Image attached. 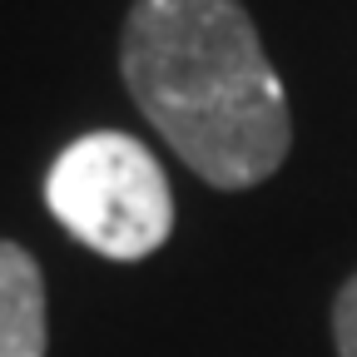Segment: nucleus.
<instances>
[{
	"label": "nucleus",
	"instance_id": "nucleus-1",
	"mask_svg": "<svg viewBox=\"0 0 357 357\" xmlns=\"http://www.w3.org/2000/svg\"><path fill=\"white\" fill-rule=\"evenodd\" d=\"M119 65L134 105L204 184L253 189L288 159V95L238 0H134Z\"/></svg>",
	"mask_w": 357,
	"mask_h": 357
},
{
	"label": "nucleus",
	"instance_id": "nucleus-2",
	"mask_svg": "<svg viewBox=\"0 0 357 357\" xmlns=\"http://www.w3.org/2000/svg\"><path fill=\"white\" fill-rule=\"evenodd\" d=\"M45 204L60 229L114 263H139L164 248L174 229V199L159 159L134 134H84L45 178Z\"/></svg>",
	"mask_w": 357,
	"mask_h": 357
},
{
	"label": "nucleus",
	"instance_id": "nucleus-3",
	"mask_svg": "<svg viewBox=\"0 0 357 357\" xmlns=\"http://www.w3.org/2000/svg\"><path fill=\"white\" fill-rule=\"evenodd\" d=\"M0 357H45V278L40 263L0 238Z\"/></svg>",
	"mask_w": 357,
	"mask_h": 357
},
{
	"label": "nucleus",
	"instance_id": "nucleus-4",
	"mask_svg": "<svg viewBox=\"0 0 357 357\" xmlns=\"http://www.w3.org/2000/svg\"><path fill=\"white\" fill-rule=\"evenodd\" d=\"M333 337H337V357H357V273L342 283L333 303Z\"/></svg>",
	"mask_w": 357,
	"mask_h": 357
}]
</instances>
